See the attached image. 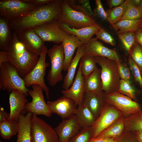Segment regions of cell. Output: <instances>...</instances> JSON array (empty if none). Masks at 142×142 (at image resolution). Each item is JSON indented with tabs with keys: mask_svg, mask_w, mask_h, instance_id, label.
<instances>
[{
	"mask_svg": "<svg viewBox=\"0 0 142 142\" xmlns=\"http://www.w3.org/2000/svg\"><path fill=\"white\" fill-rule=\"evenodd\" d=\"M123 116L121 112L116 108L107 103L92 126L91 138H96L101 132Z\"/></svg>",
	"mask_w": 142,
	"mask_h": 142,
	"instance_id": "cell-12",
	"label": "cell"
},
{
	"mask_svg": "<svg viewBox=\"0 0 142 142\" xmlns=\"http://www.w3.org/2000/svg\"><path fill=\"white\" fill-rule=\"evenodd\" d=\"M12 30L9 21L4 18L0 17L1 50H5L11 42L13 36Z\"/></svg>",
	"mask_w": 142,
	"mask_h": 142,
	"instance_id": "cell-28",
	"label": "cell"
},
{
	"mask_svg": "<svg viewBox=\"0 0 142 142\" xmlns=\"http://www.w3.org/2000/svg\"><path fill=\"white\" fill-rule=\"evenodd\" d=\"M8 62L23 78L29 73L37 63L39 56L30 50L13 31L11 42L6 49Z\"/></svg>",
	"mask_w": 142,
	"mask_h": 142,
	"instance_id": "cell-2",
	"label": "cell"
},
{
	"mask_svg": "<svg viewBox=\"0 0 142 142\" xmlns=\"http://www.w3.org/2000/svg\"><path fill=\"white\" fill-rule=\"evenodd\" d=\"M84 45L78 47L75 56L70 63L67 73L63 79L62 87L64 90L68 89L73 81L76 69L79 62L84 55Z\"/></svg>",
	"mask_w": 142,
	"mask_h": 142,
	"instance_id": "cell-24",
	"label": "cell"
},
{
	"mask_svg": "<svg viewBox=\"0 0 142 142\" xmlns=\"http://www.w3.org/2000/svg\"><path fill=\"white\" fill-rule=\"evenodd\" d=\"M25 2L33 4L36 6H39L46 4L53 0H23Z\"/></svg>",
	"mask_w": 142,
	"mask_h": 142,
	"instance_id": "cell-46",
	"label": "cell"
},
{
	"mask_svg": "<svg viewBox=\"0 0 142 142\" xmlns=\"http://www.w3.org/2000/svg\"><path fill=\"white\" fill-rule=\"evenodd\" d=\"M61 28L69 34L78 38L82 44H87L101 28L98 24L79 28H76L64 23L58 22Z\"/></svg>",
	"mask_w": 142,
	"mask_h": 142,
	"instance_id": "cell-21",
	"label": "cell"
},
{
	"mask_svg": "<svg viewBox=\"0 0 142 142\" xmlns=\"http://www.w3.org/2000/svg\"><path fill=\"white\" fill-rule=\"evenodd\" d=\"M120 142H139L135 133L124 132L119 139Z\"/></svg>",
	"mask_w": 142,
	"mask_h": 142,
	"instance_id": "cell-44",
	"label": "cell"
},
{
	"mask_svg": "<svg viewBox=\"0 0 142 142\" xmlns=\"http://www.w3.org/2000/svg\"><path fill=\"white\" fill-rule=\"evenodd\" d=\"M34 29L44 42L57 44L61 43L64 38L69 34L61 28L58 20L44 24Z\"/></svg>",
	"mask_w": 142,
	"mask_h": 142,
	"instance_id": "cell-13",
	"label": "cell"
},
{
	"mask_svg": "<svg viewBox=\"0 0 142 142\" xmlns=\"http://www.w3.org/2000/svg\"><path fill=\"white\" fill-rule=\"evenodd\" d=\"M141 1V0H128L129 3L137 7L140 6Z\"/></svg>",
	"mask_w": 142,
	"mask_h": 142,
	"instance_id": "cell-51",
	"label": "cell"
},
{
	"mask_svg": "<svg viewBox=\"0 0 142 142\" xmlns=\"http://www.w3.org/2000/svg\"><path fill=\"white\" fill-rule=\"evenodd\" d=\"M0 89L9 93L17 90L28 96L29 90L26 87L23 78L15 68L8 63L0 65Z\"/></svg>",
	"mask_w": 142,
	"mask_h": 142,
	"instance_id": "cell-4",
	"label": "cell"
},
{
	"mask_svg": "<svg viewBox=\"0 0 142 142\" xmlns=\"http://www.w3.org/2000/svg\"><path fill=\"white\" fill-rule=\"evenodd\" d=\"M9 116V113L5 111L2 107L0 108V123L7 120Z\"/></svg>",
	"mask_w": 142,
	"mask_h": 142,
	"instance_id": "cell-49",
	"label": "cell"
},
{
	"mask_svg": "<svg viewBox=\"0 0 142 142\" xmlns=\"http://www.w3.org/2000/svg\"><path fill=\"white\" fill-rule=\"evenodd\" d=\"M97 63L94 57L88 55H83L80 60L79 66L84 78L97 68Z\"/></svg>",
	"mask_w": 142,
	"mask_h": 142,
	"instance_id": "cell-31",
	"label": "cell"
},
{
	"mask_svg": "<svg viewBox=\"0 0 142 142\" xmlns=\"http://www.w3.org/2000/svg\"><path fill=\"white\" fill-rule=\"evenodd\" d=\"M137 138L139 142H142V131L135 133Z\"/></svg>",
	"mask_w": 142,
	"mask_h": 142,
	"instance_id": "cell-52",
	"label": "cell"
},
{
	"mask_svg": "<svg viewBox=\"0 0 142 142\" xmlns=\"http://www.w3.org/2000/svg\"><path fill=\"white\" fill-rule=\"evenodd\" d=\"M142 18L134 20H120L112 25L117 32H136L139 29L140 23Z\"/></svg>",
	"mask_w": 142,
	"mask_h": 142,
	"instance_id": "cell-30",
	"label": "cell"
},
{
	"mask_svg": "<svg viewBox=\"0 0 142 142\" xmlns=\"http://www.w3.org/2000/svg\"><path fill=\"white\" fill-rule=\"evenodd\" d=\"M33 114L27 113L20 115L17 123V139L16 142H31V121Z\"/></svg>",
	"mask_w": 142,
	"mask_h": 142,
	"instance_id": "cell-23",
	"label": "cell"
},
{
	"mask_svg": "<svg viewBox=\"0 0 142 142\" xmlns=\"http://www.w3.org/2000/svg\"><path fill=\"white\" fill-rule=\"evenodd\" d=\"M101 67L102 90L106 94L118 92L121 79L116 61L108 58L94 57Z\"/></svg>",
	"mask_w": 142,
	"mask_h": 142,
	"instance_id": "cell-3",
	"label": "cell"
},
{
	"mask_svg": "<svg viewBox=\"0 0 142 142\" xmlns=\"http://www.w3.org/2000/svg\"><path fill=\"white\" fill-rule=\"evenodd\" d=\"M128 4V0H125L119 6L107 9V20L113 25L120 20L125 13Z\"/></svg>",
	"mask_w": 142,
	"mask_h": 142,
	"instance_id": "cell-33",
	"label": "cell"
},
{
	"mask_svg": "<svg viewBox=\"0 0 142 142\" xmlns=\"http://www.w3.org/2000/svg\"><path fill=\"white\" fill-rule=\"evenodd\" d=\"M37 7L23 0H1L0 17L9 21L23 16Z\"/></svg>",
	"mask_w": 142,
	"mask_h": 142,
	"instance_id": "cell-8",
	"label": "cell"
},
{
	"mask_svg": "<svg viewBox=\"0 0 142 142\" xmlns=\"http://www.w3.org/2000/svg\"><path fill=\"white\" fill-rule=\"evenodd\" d=\"M8 53L5 50L0 51V65L2 64L8 63Z\"/></svg>",
	"mask_w": 142,
	"mask_h": 142,
	"instance_id": "cell-48",
	"label": "cell"
},
{
	"mask_svg": "<svg viewBox=\"0 0 142 142\" xmlns=\"http://www.w3.org/2000/svg\"><path fill=\"white\" fill-rule=\"evenodd\" d=\"M95 35V38L97 39H100L112 46L115 45V42L114 39L109 33L101 27Z\"/></svg>",
	"mask_w": 142,
	"mask_h": 142,
	"instance_id": "cell-42",
	"label": "cell"
},
{
	"mask_svg": "<svg viewBox=\"0 0 142 142\" xmlns=\"http://www.w3.org/2000/svg\"><path fill=\"white\" fill-rule=\"evenodd\" d=\"M81 128L76 115L64 120L54 129L58 138V142H68L77 134Z\"/></svg>",
	"mask_w": 142,
	"mask_h": 142,
	"instance_id": "cell-16",
	"label": "cell"
},
{
	"mask_svg": "<svg viewBox=\"0 0 142 142\" xmlns=\"http://www.w3.org/2000/svg\"><path fill=\"white\" fill-rule=\"evenodd\" d=\"M125 126V118L123 116L101 132L96 138L118 139L123 133Z\"/></svg>",
	"mask_w": 142,
	"mask_h": 142,
	"instance_id": "cell-25",
	"label": "cell"
},
{
	"mask_svg": "<svg viewBox=\"0 0 142 142\" xmlns=\"http://www.w3.org/2000/svg\"><path fill=\"white\" fill-rule=\"evenodd\" d=\"M105 93L103 91L85 92L83 102L87 106L96 119L99 116L107 104Z\"/></svg>",
	"mask_w": 142,
	"mask_h": 142,
	"instance_id": "cell-19",
	"label": "cell"
},
{
	"mask_svg": "<svg viewBox=\"0 0 142 142\" xmlns=\"http://www.w3.org/2000/svg\"><path fill=\"white\" fill-rule=\"evenodd\" d=\"M92 126L82 128L68 142H88L92 138Z\"/></svg>",
	"mask_w": 142,
	"mask_h": 142,
	"instance_id": "cell-37",
	"label": "cell"
},
{
	"mask_svg": "<svg viewBox=\"0 0 142 142\" xmlns=\"http://www.w3.org/2000/svg\"><path fill=\"white\" fill-rule=\"evenodd\" d=\"M124 0H108L106 1L107 4L110 9L113 7L118 6L125 1Z\"/></svg>",
	"mask_w": 142,
	"mask_h": 142,
	"instance_id": "cell-47",
	"label": "cell"
},
{
	"mask_svg": "<svg viewBox=\"0 0 142 142\" xmlns=\"http://www.w3.org/2000/svg\"><path fill=\"white\" fill-rule=\"evenodd\" d=\"M47 104L51 112L63 119H66L75 114L78 105L73 100L63 95L54 101H48Z\"/></svg>",
	"mask_w": 142,
	"mask_h": 142,
	"instance_id": "cell-15",
	"label": "cell"
},
{
	"mask_svg": "<svg viewBox=\"0 0 142 142\" xmlns=\"http://www.w3.org/2000/svg\"><path fill=\"white\" fill-rule=\"evenodd\" d=\"M116 62L121 79L132 84L131 73L130 68L121 60Z\"/></svg>",
	"mask_w": 142,
	"mask_h": 142,
	"instance_id": "cell-40",
	"label": "cell"
},
{
	"mask_svg": "<svg viewBox=\"0 0 142 142\" xmlns=\"http://www.w3.org/2000/svg\"><path fill=\"white\" fill-rule=\"evenodd\" d=\"M17 34L19 39L30 50L39 56L45 45L34 29H26Z\"/></svg>",
	"mask_w": 142,
	"mask_h": 142,
	"instance_id": "cell-18",
	"label": "cell"
},
{
	"mask_svg": "<svg viewBox=\"0 0 142 142\" xmlns=\"http://www.w3.org/2000/svg\"><path fill=\"white\" fill-rule=\"evenodd\" d=\"M135 37L136 42L142 47V30L140 29L135 32Z\"/></svg>",
	"mask_w": 142,
	"mask_h": 142,
	"instance_id": "cell-50",
	"label": "cell"
},
{
	"mask_svg": "<svg viewBox=\"0 0 142 142\" xmlns=\"http://www.w3.org/2000/svg\"><path fill=\"white\" fill-rule=\"evenodd\" d=\"M138 8H139V9H140L142 14V0L141 1V2L140 6L138 7Z\"/></svg>",
	"mask_w": 142,
	"mask_h": 142,
	"instance_id": "cell-53",
	"label": "cell"
},
{
	"mask_svg": "<svg viewBox=\"0 0 142 142\" xmlns=\"http://www.w3.org/2000/svg\"><path fill=\"white\" fill-rule=\"evenodd\" d=\"M75 114L82 128L92 126L96 120L92 112L83 102L78 105Z\"/></svg>",
	"mask_w": 142,
	"mask_h": 142,
	"instance_id": "cell-26",
	"label": "cell"
},
{
	"mask_svg": "<svg viewBox=\"0 0 142 142\" xmlns=\"http://www.w3.org/2000/svg\"><path fill=\"white\" fill-rule=\"evenodd\" d=\"M117 33L124 48L129 55L131 48L136 42L135 32H117Z\"/></svg>",
	"mask_w": 142,
	"mask_h": 142,
	"instance_id": "cell-35",
	"label": "cell"
},
{
	"mask_svg": "<svg viewBox=\"0 0 142 142\" xmlns=\"http://www.w3.org/2000/svg\"><path fill=\"white\" fill-rule=\"evenodd\" d=\"M100 69L97 68L84 79L85 92H96L103 91Z\"/></svg>",
	"mask_w": 142,
	"mask_h": 142,
	"instance_id": "cell-27",
	"label": "cell"
},
{
	"mask_svg": "<svg viewBox=\"0 0 142 142\" xmlns=\"http://www.w3.org/2000/svg\"><path fill=\"white\" fill-rule=\"evenodd\" d=\"M47 54L50 59L51 66L47 79L49 84L53 87L64 79L62 71L64 68V55L62 43L53 45L48 50Z\"/></svg>",
	"mask_w": 142,
	"mask_h": 142,
	"instance_id": "cell-5",
	"label": "cell"
},
{
	"mask_svg": "<svg viewBox=\"0 0 142 142\" xmlns=\"http://www.w3.org/2000/svg\"><path fill=\"white\" fill-rule=\"evenodd\" d=\"M141 75H142V71H141Z\"/></svg>",
	"mask_w": 142,
	"mask_h": 142,
	"instance_id": "cell-56",
	"label": "cell"
},
{
	"mask_svg": "<svg viewBox=\"0 0 142 142\" xmlns=\"http://www.w3.org/2000/svg\"><path fill=\"white\" fill-rule=\"evenodd\" d=\"M84 79L79 65L75 79L70 87L67 90L64 89L61 91L63 96L73 100L78 105L83 101L85 92Z\"/></svg>",
	"mask_w": 142,
	"mask_h": 142,
	"instance_id": "cell-20",
	"label": "cell"
},
{
	"mask_svg": "<svg viewBox=\"0 0 142 142\" xmlns=\"http://www.w3.org/2000/svg\"><path fill=\"white\" fill-rule=\"evenodd\" d=\"M118 92L134 100L136 99L135 91L132 84L121 79Z\"/></svg>",
	"mask_w": 142,
	"mask_h": 142,
	"instance_id": "cell-39",
	"label": "cell"
},
{
	"mask_svg": "<svg viewBox=\"0 0 142 142\" xmlns=\"http://www.w3.org/2000/svg\"><path fill=\"white\" fill-rule=\"evenodd\" d=\"M62 12L61 0H53L38 6L23 16L9 21L13 31L17 34L26 29L35 28L50 22L57 21Z\"/></svg>",
	"mask_w": 142,
	"mask_h": 142,
	"instance_id": "cell-1",
	"label": "cell"
},
{
	"mask_svg": "<svg viewBox=\"0 0 142 142\" xmlns=\"http://www.w3.org/2000/svg\"><path fill=\"white\" fill-rule=\"evenodd\" d=\"M119 138L115 139L104 138H91L88 142H114L118 140Z\"/></svg>",
	"mask_w": 142,
	"mask_h": 142,
	"instance_id": "cell-45",
	"label": "cell"
},
{
	"mask_svg": "<svg viewBox=\"0 0 142 142\" xmlns=\"http://www.w3.org/2000/svg\"><path fill=\"white\" fill-rule=\"evenodd\" d=\"M119 139H120V138L118 140H117V141H114V142H120Z\"/></svg>",
	"mask_w": 142,
	"mask_h": 142,
	"instance_id": "cell-55",
	"label": "cell"
},
{
	"mask_svg": "<svg viewBox=\"0 0 142 142\" xmlns=\"http://www.w3.org/2000/svg\"><path fill=\"white\" fill-rule=\"evenodd\" d=\"M128 63L130 69L135 80L142 89V76L140 69L130 57L128 58Z\"/></svg>",
	"mask_w": 142,
	"mask_h": 142,
	"instance_id": "cell-41",
	"label": "cell"
},
{
	"mask_svg": "<svg viewBox=\"0 0 142 142\" xmlns=\"http://www.w3.org/2000/svg\"><path fill=\"white\" fill-rule=\"evenodd\" d=\"M125 126L124 132L133 133L142 131V111L125 117Z\"/></svg>",
	"mask_w": 142,
	"mask_h": 142,
	"instance_id": "cell-29",
	"label": "cell"
},
{
	"mask_svg": "<svg viewBox=\"0 0 142 142\" xmlns=\"http://www.w3.org/2000/svg\"><path fill=\"white\" fill-rule=\"evenodd\" d=\"M105 98L107 103L116 108L125 117L141 110L138 103L118 92L108 94L105 93Z\"/></svg>",
	"mask_w": 142,
	"mask_h": 142,
	"instance_id": "cell-11",
	"label": "cell"
},
{
	"mask_svg": "<svg viewBox=\"0 0 142 142\" xmlns=\"http://www.w3.org/2000/svg\"><path fill=\"white\" fill-rule=\"evenodd\" d=\"M0 142H3V141H0Z\"/></svg>",
	"mask_w": 142,
	"mask_h": 142,
	"instance_id": "cell-57",
	"label": "cell"
},
{
	"mask_svg": "<svg viewBox=\"0 0 142 142\" xmlns=\"http://www.w3.org/2000/svg\"><path fill=\"white\" fill-rule=\"evenodd\" d=\"M141 18H142V14L139 8L129 3L128 2L126 9L120 20Z\"/></svg>",
	"mask_w": 142,
	"mask_h": 142,
	"instance_id": "cell-36",
	"label": "cell"
},
{
	"mask_svg": "<svg viewBox=\"0 0 142 142\" xmlns=\"http://www.w3.org/2000/svg\"><path fill=\"white\" fill-rule=\"evenodd\" d=\"M70 6L74 9L90 17L93 14L89 0H67Z\"/></svg>",
	"mask_w": 142,
	"mask_h": 142,
	"instance_id": "cell-34",
	"label": "cell"
},
{
	"mask_svg": "<svg viewBox=\"0 0 142 142\" xmlns=\"http://www.w3.org/2000/svg\"><path fill=\"white\" fill-rule=\"evenodd\" d=\"M32 87V89H29L27 93L32 97V100L26 104L25 109L26 112L30 113L33 115H41L47 117H50L53 113L45 101L43 90L38 85H33Z\"/></svg>",
	"mask_w": 142,
	"mask_h": 142,
	"instance_id": "cell-10",
	"label": "cell"
},
{
	"mask_svg": "<svg viewBox=\"0 0 142 142\" xmlns=\"http://www.w3.org/2000/svg\"><path fill=\"white\" fill-rule=\"evenodd\" d=\"M62 43L64 55L63 70L66 71H67L73 59V56L76 49L83 44L78 38L69 34L64 38Z\"/></svg>",
	"mask_w": 142,
	"mask_h": 142,
	"instance_id": "cell-22",
	"label": "cell"
},
{
	"mask_svg": "<svg viewBox=\"0 0 142 142\" xmlns=\"http://www.w3.org/2000/svg\"><path fill=\"white\" fill-rule=\"evenodd\" d=\"M84 55H89L94 57H105L116 62L121 61L115 50L105 46L95 38H92L84 45Z\"/></svg>",
	"mask_w": 142,
	"mask_h": 142,
	"instance_id": "cell-14",
	"label": "cell"
},
{
	"mask_svg": "<svg viewBox=\"0 0 142 142\" xmlns=\"http://www.w3.org/2000/svg\"><path fill=\"white\" fill-rule=\"evenodd\" d=\"M48 49L45 45L39 56L38 61L30 72L23 78L27 88L33 85L39 86L44 91L48 99H49V89L44 80L46 68L49 63L46 62Z\"/></svg>",
	"mask_w": 142,
	"mask_h": 142,
	"instance_id": "cell-6",
	"label": "cell"
},
{
	"mask_svg": "<svg viewBox=\"0 0 142 142\" xmlns=\"http://www.w3.org/2000/svg\"><path fill=\"white\" fill-rule=\"evenodd\" d=\"M31 142H58L54 129L37 115H33L31 121Z\"/></svg>",
	"mask_w": 142,
	"mask_h": 142,
	"instance_id": "cell-9",
	"label": "cell"
},
{
	"mask_svg": "<svg viewBox=\"0 0 142 142\" xmlns=\"http://www.w3.org/2000/svg\"><path fill=\"white\" fill-rule=\"evenodd\" d=\"M9 93L10 113L8 120L18 122L20 115L26 112L25 107L28 102L27 96L17 90H13Z\"/></svg>",
	"mask_w": 142,
	"mask_h": 142,
	"instance_id": "cell-17",
	"label": "cell"
},
{
	"mask_svg": "<svg viewBox=\"0 0 142 142\" xmlns=\"http://www.w3.org/2000/svg\"><path fill=\"white\" fill-rule=\"evenodd\" d=\"M61 4L62 12L60 18L58 20V22L76 28L98 24L91 17L72 8L67 0H61Z\"/></svg>",
	"mask_w": 142,
	"mask_h": 142,
	"instance_id": "cell-7",
	"label": "cell"
},
{
	"mask_svg": "<svg viewBox=\"0 0 142 142\" xmlns=\"http://www.w3.org/2000/svg\"><path fill=\"white\" fill-rule=\"evenodd\" d=\"M129 55L142 72V47L136 42L131 48Z\"/></svg>",
	"mask_w": 142,
	"mask_h": 142,
	"instance_id": "cell-38",
	"label": "cell"
},
{
	"mask_svg": "<svg viewBox=\"0 0 142 142\" xmlns=\"http://www.w3.org/2000/svg\"><path fill=\"white\" fill-rule=\"evenodd\" d=\"M18 122L7 120L0 123V135L5 139H9L17 133Z\"/></svg>",
	"mask_w": 142,
	"mask_h": 142,
	"instance_id": "cell-32",
	"label": "cell"
},
{
	"mask_svg": "<svg viewBox=\"0 0 142 142\" xmlns=\"http://www.w3.org/2000/svg\"><path fill=\"white\" fill-rule=\"evenodd\" d=\"M95 3L96 5L95 11L98 17L102 20H107L108 14L103 8L101 1L96 0Z\"/></svg>",
	"mask_w": 142,
	"mask_h": 142,
	"instance_id": "cell-43",
	"label": "cell"
},
{
	"mask_svg": "<svg viewBox=\"0 0 142 142\" xmlns=\"http://www.w3.org/2000/svg\"><path fill=\"white\" fill-rule=\"evenodd\" d=\"M139 28L140 29L142 30V20L140 23L139 26Z\"/></svg>",
	"mask_w": 142,
	"mask_h": 142,
	"instance_id": "cell-54",
	"label": "cell"
}]
</instances>
